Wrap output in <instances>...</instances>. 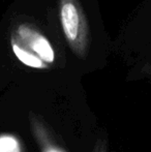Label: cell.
Here are the masks:
<instances>
[{"label":"cell","instance_id":"6da1fadb","mask_svg":"<svg viewBox=\"0 0 151 152\" xmlns=\"http://www.w3.org/2000/svg\"><path fill=\"white\" fill-rule=\"evenodd\" d=\"M19 32L24 44H14L12 50L22 63L37 69H46L54 64V47L44 34L26 26L21 27Z\"/></svg>","mask_w":151,"mask_h":152},{"label":"cell","instance_id":"3957f363","mask_svg":"<svg viewBox=\"0 0 151 152\" xmlns=\"http://www.w3.org/2000/svg\"><path fill=\"white\" fill-rule=\"evenodd\" d=\"M29 122L33 138L36 141L40 152H66L59 146L58 143L55 141L52 132L37 115L30 113Z\"/></svg>","mask_w":151,"mask_h":152},{"label":"cell","instance_id":"277c9868","mask_svg":"<svg viewBox=\"0 0 151 152\" xmlns=\"http://www.w3.org/2000/svg\"><path fill=\"white\" fill-rule=\"evenodd\" d=\"M0 152H22V148L14 136L0 134Z\"/></svg>","mask_w":151,"mask_h":152},{"label":"cell","instance_id":"5b68a950","mask_svg":"<svg viewBox=\"0 0 151 152\" xmlns=\"http://www.w3.org/2000/svg\"><path fill=\"white\" fill-rule=\"evenodd\" d=\"M93 152H107V146L104 140H98L95 144Z\"/></svg>","mask_w":151,"mask_h":152},{"label":"cell","instance_id":"7a4b0ae2","mask_svg":"<svg viewBox=\"0 0 151 152\" xmlns=\"http://www.w3.org/2000/svg\"><path fill=\"white\" fill-rule=\"evenodd\" d=\"M59 20L63 35L76 55L85 57L88 50V26L78 0H59Z\"/></svg>","mask_w":151,"mask_h":152}]
</instances>
